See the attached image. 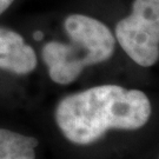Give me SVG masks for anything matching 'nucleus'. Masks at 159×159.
<instances>
[{
  "label": "nucleus",
  "mask_w": 159,
  "mask_h": 159,
  "mask_svg": "<svg viewBox=\"0 0 159 159\" xmlns=\"http://www.w3.org/2000/svg\"><path fill=\"white\" fill-rule=\"evenodd\" d=\"M12 2H13V0H0V14L5 10H7Z\"/></svg>",
  "instance_id": "423d86ee"
},
{
  "label": "nucleus",
  "mask_w": 159,
  "mask_h": 159,
  "mask_svg": "<svg viewBox=\"0 0 159 159\" xmlns=\"http://www.w3.org/2000/svg\"><path fill=\"white\" fill-rule=\"evenodd\" d=\"M38 144L33 137L0 129V159H35Z\"/></svg>",
  "instance_id": "39448f33"
},
{
  "label": "nucleus",
  "mask_w": 159,
  "mask_h": 159,
  "mask_svg": "<svg viewBox=\"0 0 159 159\" xmlns=\"http://www.w3.org/2000/svg\"><path fill=\"white\" fill-rule=\"evenodd\" d=\"M65 30L70 44L50 41L41 52L51 79L60 85L73 83L86 66L108 60L116 44L106 25L83 14L66 18Z\"/></svg>",
  "instance_id": "f03ea898"
},
{
  "label": "nucleus",
  "mask_w": 159,
  "mask_h": 159,
  "mask_svg": "<svg viewBox=\"0 0 159 159\" xmlns=\"http://www.w3.org/2000/svg\"><path fill=\"white\" fill-rule=\"evenodd\" d=\"M151 111L144 92L102 85L65 97L58 104L56 120L70 142L89 145L111 129H140L148 121Z\"/></svg>",
  "instance_id": "f257e3e1"
},
{
  "label": "nucleus",
  "mask_w": 159,
  "mask_h": 159,
  "mask_svg": "<svg viewBox=\"0 0 159 159\" xmlns=\"http://www.w3.org/2000/svg\"><path fill=\"white\" fill-rule=\"evenodd\" d=\"M33 38L34 40H37V41H40V40L44 39V33L41 32V31H35L33 34Z\"/></svg>",
  "instance_id": "0eeeda50"
},
{
  "label": "nucleus",
  "mask_w": 159,
  "mask_h": 159,
  "mask_svg": "<svg viewBox=\"0 0 159 159\" xmlns=\"http://www.w3.org/2000/svg\"><path fill=\"white\" fill-rule=\"evenodd\" d=\"M132 10L117 24V40L138 65L153 66L159 59V0H134Z\"/></svg>",
  "instance_id": "7ed1b4c3"
},
{
  "label": "nucleus",
  "mask_w": 159,
  "mask_h": 159,
  "mask_svg": "<svg viewBox=\"0 0 159 159\" xmlns=\"http://www.w3.org/2000/svg\"><path fill=\"white\" fill-rule=\"evenodd\" d=\"M37 66L35 52L19 33L0 29V68L27 74Z\"/></svg>",
  "instance_id": "20e7f679"
}]
</instances>
